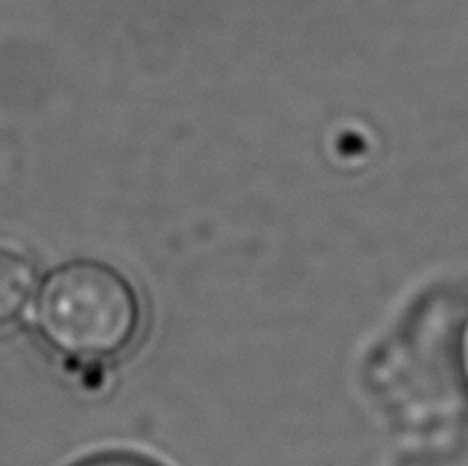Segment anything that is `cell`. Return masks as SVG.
Returning a JSON list of instances; mask_svg holds the SVG:
<instances>
[{
    "label": "cell",
    "instance_id": "obj_1",
    "mask_svg": "<svg viewBox=\"0 0 468 466\" xmlns=\"http://www.w3.org/2000/svg\"><path fill=\"white\" fill-rule=\"evenodd\" d=\"M37 320L44 336L67 355L117 356L135 341L140 300L112 265L73 260L44 281Z\"/></svg>",
    "mask_w": 468,
    "mask_h": 466
},
{
    "label": "cell",
    "instance_id": "obj_2",
    "mask_svg": "<svg viewBox=\"0 0 468 466\" xmlns=\"http://www.w3.org/2000/svg\"><path fill=\"white\" fill-rule=\"evenodd\" d=\"M35 291V270L18 251L0 247V327L23 313Z\"/></svg>",
    "mask_w": 468,
    "mask_h": 466
},
{
    "label": "cell",
    "instance_id": "obj_3",
    "mask_svg": "<svg viewBox=\"0 0 468 466\" xmlns=\"http://www.w3.org/2000/svg\"><path fill=\"white\" fill-rule=\"evenodd\" d=\"M76 466H158V464H154V461L144 460V457L140 455H131V452H103V455H94Z\"/></svg>",
    "mask_w": 468,
    "mask_h": 466
},
{
    "label": "cell",
    "instance_id": "obj_4",
    "mask_svg": "<svg viewBox=\"0 0 468 466\" xmlns=\"http://www.w3.org/2000/svg\"><path fill=\"white\" fill-rule=\"evenodd\" d=\"M457 368H460V377L468 388V311L460 324V334H457Z\"/></svg>",
    "mask_w": 468,
    "mask_h": 466
}]
</instances>
